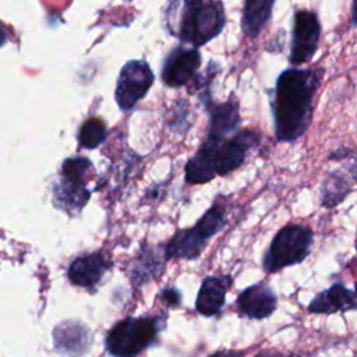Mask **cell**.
<instances>
[{
    "label": "cell",
    "instance_id": "18",
    "mask_svg": "<svg viewBox=\"0 0 357 357\" xmlns=\"http://www.w3.org/2000/svg\"><path fill=\"white\" fill-rule=\"evenodd\" d=\"M106 139V126L98 117H91L82 123L78 131V142L82 148L93 149Z\"/></svg>",
    "mask_w": 357,
    "mask_h": 357
},
{
    "label": "cell",
    "instance_id": "24",
    "mask_svg": "<svg viewBox=\"0 0 357 357\" xmlns=\"http://www.w3.org/2000/svg\"><path fill=\"white\" fill-rule=\"evenodd\" d=\"M354 293H356V296H357V280L354 282Z\"/></svg>",
    "mask_w": 357,
    "mask_h": 357
},
{
    "label": "cell",
    "instance_id": "15",
    "mask_svg": "<svg viewBox=\"0 0 357 357\" xmlns=\"http://www.w3.org/2000/svg\"><path fill=\"white\" fill-rule=\"evenodd\" d=\"M209 114H211V124H209L208 137L225 139L226 135L234 132L240 124L238 100L231 93L227 102L212 105L209 109Z\"/></svg>",
    "mask_w": 357,
    "mask_h": 357
},
{
    "label": "cell",
    "instance_id": "23",
    "mask_svg": "<svg viewBox=\"0 0 357 357\" xmlns=\"http://www.w3.org/2000/svg\"><path fill=\"white\" fill-rule=\"evenodd\" d=\"M7 40V32H6V26L3 24H0V47L6 43Z\"/></svg>",
    "mask_w": 357,
    "mask_h": 357
},
{
    "label": "cell",
    "instance_id": "2",
    "mask_svg": "<svg viewBox=\"0 0 357 357\" xmlns=\"http://www.w3.org/2000/svg\"><path fill=\"white\" fill-rule=\"evenodd\" d=\"M259 134L252 130H240L233 137L218 139L208 137L185 166V178L192 184L211 181L216 176H226L238 169L247 152L259 145Z\"/></svg>",
    "mask_w": 357,
    "mask_h": 357
},
{
    "label": "cell",
    "instance_id": "19",
    "mask_svg": "<svg viewBox=\"0 0 357 357\" xmlns=\"http://www.w3.org/2000/svg\"><path fill=\"white\" fill-rule=\"evenodd\" d=\"M328 159H335V160H346L350 159V162L346 165L347 169V174L350 176L351 180H354L357 183V151L351 149V148H346V146H340L337 149H335L333 152L329 153Z\"/></svg>",
    "mask_w": 357,
    "mask_h": 357
},
{
    "label": "cell",
    "instance_id": "16",
    "mask_svg": "<svg viewBox=\"0 0 357 357\" xmlns=\"http://www.w3.org/2000/svg\"><path fill=\"white\" fill-rule=\"evenodd\" d=\"M351 191L353 183L350 176L342 169L331 170L321 181L319 204L325 209H333L339 206Z\"/></svg>",
    "mask_w": 357,
    "mask_h": 357
},
{
    "label": "cell",
    "instance_id": "7",
    "mask_svg": "<svg viewBox=\"0 0 357 357\" xmlns=\"http://www.w3.org/2000/svg\"><path fill=\"white\" fill-rule=\"evenodd\" d=\"M91 169L92 163L82 156L68 158L63 162L61 178L53 191L54 204L59 208L67 212H78L86 204L89 191L85 185L89 181L88 173Z\"/></svg>",
    "mask_w": 357,
    "mask_h": 357
},
{
    "label": "cell",
    "instance_id": "8",
    "mask_svg": "<svg viewBox=\"0 0 357 357\" xmlns=\"http://www.w3.org/2000/svg\"><path fill=\"white\" fill-rule=\"evenodd\" d=\"M322 25L315 10L311 8H296L293 13L291 22V39L289 63L293 67L307 64L315 56Z\"/></svg>",
    "mask_w": 357,
    "mask_h": 357
},
{
    "label": "cell",
    "instance_id": "10",
    "mask_svg": "<svg viewBox=\"0 0 357 357\" xmlns=\"http://www.w3.org/2000/svg\"><path fill=\"white\" fill-rule=\"evenodd\" d=\"M236 308L244 318L262 321L278 308V296L265 280L257 282L241 290L236 300Z\"/></svg>",
    "mask_w": 357,
    "mask_h": 357
},
{
    "label": "cell",
    "instance_id": "4",
    "mask_svg": "<svg viewBox=\"0 0 357 357\" xmlns=\"http://www.w3.org/2000/svg\"><path fill=\"white\" fill-rule=\"evenodd\" d=\"M314 231L308 226L287 223L280 227L262 255V271L276 273L307 259L314 245Z\"/></svg>",
    "mask_w": 357,
    "mask_h": 357
},
{
    "label": "cell",
    "instance_id": "21",
    "mask_svg": "<svg viewBox=\"0 0 357 357\" xmlns=\"http://www.w3.org/2000/svg\"><path fill=\"white\" fill-rule=\"evenodd\" d=\"M245 350H218L208 357H244Z\"/></svg>",
    "mask_w": 357,
    "mask_h": 357
},
{
    "label": "cell",
    "instance_id": "6",
    "mask_svg": "<svg viewBox=\"0 0 357 357\" xmlns=\"http://www.w3.org/2000/svg\"><path fill=\"white\" fill-rule=\"evenodd\" d=\"M158 325L153 318H124L106 336V350L113 357H134L145 350L156 337Z\"/></svg>",
    "mask_w": 357,
    "mask_h": 357
},
{
    "label": "cell",
    "instance_id": "13",
    "mask_svg": "<svg viewBox=\"0 0 357 357\" xmlns=\"http://www.w3.org/2000/svg\"><path fill=\"white\" fill-rule=\"evenodd\" d=\"M233 283L230 275L206 276L198 290L195 300L197 311L204 317H213L220 312L225 305L226 294Z\"/></svg>",
    "mask_w": 357,
    "mask_h": 357
},
{
    "label": "cell",
    "instance_id": "25",
    "mask_svg": "<svg viewBox=\"0 0 357 357\" xmlns=\"http://www.w3.org/2000/svg\"><path fill=\"white\" fill-rule=\"evenodd\" d=\"M354 250H356V252H357V237H356V240H354Z\"/></svg>",
    "mask_w": 357,
    "mask_h": 357
},
{
    "label": "cell",
    "instance_id": "14",
    "mask_svg": "<svg viewBox=\"0 0 357 357\" xmlns=\"http://www.w3.org/2000/svg\"><path fill=\"white\" fill-rule=\"evenodd\" d=\"M109 266L110 262L102 252L82 255L70 264L68 279L75 286L91 289L99 283Z\"/></svg>",
    "mask_w": 357,
    "mask_h": 357
},
{
    "label": "cell",
    "instance_id": "9",
    "mask_svg": "<svg viewBox=\"0 0 357 357\" xmlns=\"http://www.w3.org/2000/svg\"><path fill=\"white\" fill-rule=\"evenodd\" d=\"M153 84V73L146 61H127L117 78L116 102L121 110L132 109L149 91Z\"/></svg>",
    "mask_w": 357,
    "mask_h": 357
},
{
    "label": "cell",
    "instance_id": "12",
    "mask_svg": "<svg viewBox=\"0 0 357 357\" xmlns=\"http://www.w3.org/2000/svg\"><path fill=\"white\" fill-rule=\"evenodd\" d=\"M357 310V296L354 290L347 289L343 283H332L328 289L321 290L308 303L307 311L310 314L332 315L336 312H346Z\"/></svg>",
    "mask_w": 357,
    "mask_h": 357
},
{
    "label": "cell",
    "instance_id": "5",
    "mask_svg": "<svg viewBox=\"0 0 357 357\" xmlns=\"http://www.w3.org/2000/svg\"><path fill=\"white\" fill-rule=\"evenodd\" d=\"M226 222V211L222 205H212L194 227L178 231L167 244L166 255L169 258L194 259L204 250L206 241L215 236Z\"/></svg>",
    "mask_w": 357,
    "mask_h": 357
},
{
    "label": "cell",
    "instance_id": "22",
    "mask_svg": "<svg viewBox=\"0 0 357 357\" xmlns=\"http://www.w3.org/2000/svg\"><path fill=\"white\" fill-rule=\"evenodd\" d=\"M350 25L353 28H357V0H354L351 3V8H350Z\"/></svg>",
    "mask_w": 357,
    "mask_h": 357
},
{
    "label": "cell",
    "instance_id": "20",
    "mask_svg": "<svg viewBox=\"0 0 357 357\" xmlns=\"http://www.w3.org/2000/svg\"><path fill=\"white\" fill-rule=\"evenodd\" d=\"M252 357H301V356L297 353H283V351H278V350H262Z\"/></svg>",
    "mask_w": 357,
    "mask_h": 357
},
{
    "label": "cell",
    "instance_id": "17",
    "mask_svg": "<svg viewBox=\"0 0 357 357\" xmlns=\"http://www.w3.org/2000/svg\"><path fill=\"white\" fill-rule=\"evenodd\" d=\"M273 0H248L243 6L241 31L250 38H258L272 18Z\"/></svg>",
    "mask_w": 357,
    "mask_h": 357
},
{
    "label": "cell",
    "instance_id": "11",
    "mask_svg": "<svg viewBox=\"0 0 357 357\" xmlns=\"http://www.w3.org/2000/svg\"><path fill=\"white\" fill-rule=\"evenodd\" d=\"M201 66V54L195 47L177 46L163 61L162 79L167 86H181L188 82Z\"/></svg>",
    "mask_w": 357,
    "mask_h": 357
},
{
    "label": "cell",
    "instance_id": "1",
    "mask_svg": "<svg viewBox=\"0 0 357 357\" xmlns=\"http://www.w3.org/2000/svg\"><path fill=\"white\" fill-rule=\"evenodd\" d=\"M324 74L322 66L289 67L278 75L273 88L266 91L278 142H294L307 132L314 116L312 102Z\"/></svg>",
    "mask_w": 357,
    "mask_h": 357
},
{
    "label": "cell",
    "instance_id": "3",
    "mask_svg": "<svg viewBox=\"0 0 357 357\" xmlns=\"http://www.w3.org/2000/svg\"><path fill=\"white\" fill-rule=\"evenodd\" d=\"M165 22L170 35L199 47L223 31L226 14L219 1H174L166 10Z\"/></svg>",
    "mask_w": 357,
    "mask_h": 357
}]
</instances>
